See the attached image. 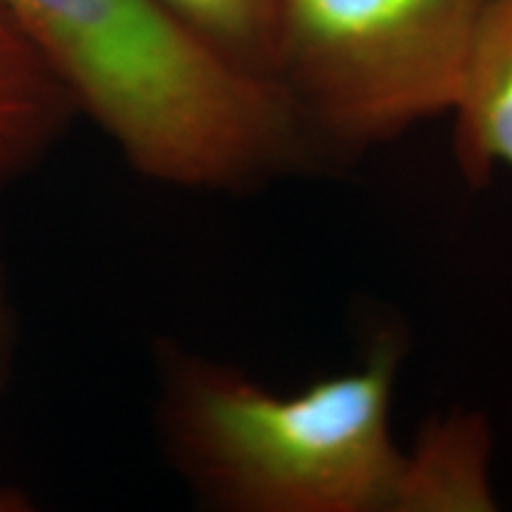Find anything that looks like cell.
<instances>
[{"label":"cell","instance_id":"7a4b0ae2","mask_svg":"<svg viewBox=\"0 0 512 512\" xmlns=\"http://www.w3.org/2000/svg\"><path fill=\"white\" fill-rule=\"evenodd\" d=\"M401 361V335L382 330L354 368L275 392L230 363L166 344L159 439L178 477L214 510L392 512Z\"/></svg>","mask_w":512,"mask_h":512},{"label":"cell","instance_id":"3957f363","mask_svg":"<svg viewBox=\"0 0 512 512\" xmlns=\"http://www.w3.org/2000/svg\"><path fill=\"white\" fill-rule=\"evenodd\" d=\"M491 0H280L273 81L325 162L451 117Z\"/></svg>","mask_w":512,"mask_h":512},{"label":"cell","instance_id":"6da1fadb","mask_svg":"<svg viewBox=\"0 0 512 512\" xmlns=\"http://www.w3.org/2000/svg\"><path fill=\"white\" fill-rule=\"evenodd\" d=\"M79 117L155 183L242 192L323 162L264 76L211 50L159 0H0Z\"/></svg>","mask_w":512,"mask_h":512},{"label":"cell","instance_id":"8992f818","mask_svg":"<svg viewBox=\"0 0 512 512\" xmlns=\"http://www.w3.org/2000/svg\"><path fill=\"white\" fill-rule=\"evenodd\" d=\"M76 117L67 88L0 3V188L41 162Z\"/></svg>","mask_w":512,"mask_h":512},{"label":"cell","instance_id":"ba28073f","mask_svg":"<svg viewBox=\"0 0 512 512\" xmlns=\"http://www.w3.org/2000/svg\"><path fill=\"white\" fill-rule=\"evenodd\" d=\"M12 363V313L8 304V290H5L3 273H0V394L10 375Z\"/></svg>","mask_w":512,"mask_h":512},{"label":"cell","instance_id":"52a82bcc","mask_svg":"<svg viewBox=\"0 0 512 512\" xmlns=\"http://www.w3.org/2000/svg\"><path fill=\"white\" fill-rule=\"evenodd\" d=\"M242 72L273 81L280 0H159Z\"/></svg>","mask_w":512,"mask_h":512},{"label":"cell","instance_id":"277c9868","mask_svg":"<svg viewBox=\"0 0 512 512\" xmlns=\"http://www.w3.org/2000/svg\"><path fill=\"white\" fill-rule=\"evenodd\" d=\"M494 432L479 411H453L420 427L401 451L392 512H491Z\"/></svg>","mask_w":512,"mask_h":512},{"label":"cell","instance_id":"5b68a950","mask_svg":"<svg viewBox=\"0 0 512 512\" xmlns=\"http://www.w3.org/2000/svg\"><path fill=\"white\" fill-rule=\"evenodd\" d=\"M451 119L465 183L482 188L512 169V0H491Z\"/></svg>","mask_w":512,"mask_h":512}]
</instances>
